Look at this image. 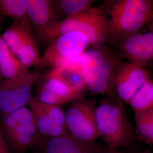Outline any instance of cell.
<instances>
[{
  "label": "cell",
  "mask_w": 153,
  "mask_h": 153,
  "mask_svg": "<svg viewBox=\"0 0 153 153\" xmlns=\"http://www.w3.org/2000/svg\"><path fill=\"white\" fill-rule=\"evenodd\" d=\"M71 31L84 33L90 45H98L109 39L108 19L102 10L92 7L82 13L56 22L44 33L42 39L51 42L61 35Z\"/></svg>",
  "instance_id": "obj_1"
},
{
  "label": "cell",
  "mask_w": 153,
  "mask_h": 153,
  "mask_svg": "<svg viewBox=\"0 0 153 153\" xmlns=\"http://www.w3.org/2000/svg\"><path fill=\"white\" fill-rule=\"evenodd\" d=\"M2 131L9 149L16 153H24L38 146L42 136L28 106L2 115Z\"/></svg>",
  "instance_id": "obj_2"
},
{
  "label": "cell",
  "mask_w": 153,
  "mask_h": 153,
  "mask_svg": "<svg viewBox=\"0 0 153 153\" xmlns=\"http://www.w3.org/2000/svg\"><path fill=\"white\" fill-rule=\"evenodd\" d=\"M96 119L100 137L112 149L125 146L133 140L129 121L120 107L104 100L96 107Z\"/></svg>",
  "instance_id": "obj_3"
},
{
  "label": "cell",
  "mask_w": 153,
  "mask_h": 153,
  "mask_svg": "<svg viewBox=\"0 0 153 153\" xmlns=\"http://www.w3.org/2000/svg\"><path fill=\"white\" fill-rule=\"evenodd\" d=\"M77 65L92 92L111 95L117 72L114 73V65L104 52L98 48L88 49L79 58Z\"/></svg>",
  "instance_id": "obj_4"
},
{
  "label": "cell",
  "mask_w": 153,
  "mask_h": 153,
  "mask_svg": "<svg viewBox=\"0 0 153 153\" xmlns=\"http://www.w3.org/2000/svg\"><path fill=\"white\" fill-rule=\"evenodd\" d=\"M90 45L88 37L79 31L65 33L54 40L46 49L42 63L53 68L76 65Z\"/></svg>",
  "instance_id": "obj_5"
},
{
  "label": "cell",
  "mask_w": 153,
  "mask_h": 153,
  "mask_svg": "<svg viewBox=\"0 0 153 153\" xmlns=\"http://www.w3.org/2000/svg\"><path fill=\"white\" fill-rule=\"evenodd\" d=\"M41 77L39 72L25 74L0 81V113L5 115L28 106L31 91Z\"/></svg>",
  "instance_id": "obj_6"
},
{
  "label": "cell",
  "mask_w": 153,
  "mask_h": 153,
  "mask_svg": "<svg viewBox=\"0 0 153 153\" xmlns=\"http://www.w3.org/2000/svg\"><path fill=\"white\" fill-rule=\"evenodd\" d=\"M95 109L90 102L74 101L65 112L66 125L70 134L80 140L96 142L100 135Z\"/></svg>",
  "instance_id": "obj_7"
},
{
  "label": "cell",
  "mask_w": 153,
  "mask_h": 153,
  "mask_svg": "<svg viewBox=\"0 0 153 153\" xmlns=\"http://www.w3.org/2000/svg\"><path fill=\"white\" fill-rule=\"evenodd\" d=\"M38 146L40 153H111L107 145L87 141L66 134L60 137H42Z\"/></svg>",
  "instance_id": "obj_8"
},
{
  "label": "cell",
  "mask_w": 153,
  "mask_h": 153,
  "mask_svg": "<svg viewBox=\"0 0 153 153\" xmlns=\"http://www.w3.org/2000/svg\"><path fill=\"white\" fill-rule=\"evenodd\" d=\"M152 76L146 68L131 62L119 66L114 81V89L119 98L128 103L142 85Z\"/></svg>",
  "instance_id": "obj_9"
},
{
  "label": "cell",
  "mask_w": 153,
  "mask_h": 153,
  "mask_svg": "<svg viewBox=\"0 0 153 153\" xmlns=\"http://www.w3.org/2000/svg\"><path fill=\"white\" fill-rule=\"evenodd\" d=\"M123 56L131 63L153 68V30L135 33L120 43Z\"/></svg>",
  "instance_id": "obj_10"
},
{
  "label": "cell",
  "mask_w": 153,
  "mask_h": 153,
  "mask_svg": "<svg viewBox=\"0 0 153 153\" xmlns=\"http://www.w3.org/2000/svg\"><path fill=\"white\" fill-rule=\"evenodd\" d=\"M152 14L153 13H131L108 14L109 39L120 43L127 37L139 32L144 26L149 24Z\"/></svg>",
  "instance_id": "obj_11"
},
{
  "label": "cell",
  "mask_w": 153,
  "mask_h": 153,
  "mask_svg": "<svg viewBox=\"0 0 153 153\" xmlns=\"http://www.w3.org/2000/svg\"><path fill=\"white\" fill-rule=\"evenodd\" d=\"M28 18L34 26L36 33L42 37L58 19L54 8V1L50 0H26Z\"/></svg>",
  "instance_id": "obj_12"
},
{
  "label": "cell",
  "mask_w": 153,
  "mask_h": 153,
  "mask_svg": "<svg viewBox=\"0 0 153 153\" xmlns=\"http://www.w3.org/2000/svg\"><path fill=\"white\" fill-rule=\"evenodd\" d=\"M28 106L33 112L36 126L42 137H60L70 134L66 126L56 122L43 111L35 97L31 99Z\"/></svg>",
  "instance_id": "obj_13"
},
{
  "label": "cell",
  "mask_w": 153,
  "mask_h": 153,
  "mask_svg": "<svg viewBox=\"0 0 153 153\" xmlns=\"http://www.w3.org/2000/svg\"><path fill=\"white\" fill-rule=\"evenodd\" d=\"M1 35L6 44L16 56L23 46L36 41L30 19L14 21Z\"/></svg>",
  "instance_id": "obj_14"
},
{
  "label": "cell",
  "mask_w": 153,
  "mask_h": 153,
  "mask_svg": "<svg viewBox=\"0 0 153 153\" xmlns=\"http://www.w3.org/2000/svg\"><path fill=\"white\" fill-rule=\"evenodd\" d=\"M30 68L20 61L0 33V81L26 74Z\"/></svg>",
  "instance_id": "obj_15"
},
{
  "label": "cell",
  "mask_w": 153,
  "mask_h": 153,
  "mask_svg": "<svg viewBox=\"0 0 153 153\" xmlns=\"http://www.w3.org/2000/svg\"><path fill=\"white\" fill-rule=\"evenodd\" d=\"M46 77L57 78L81 94L87 88L84 76L77 64L54 67L48 72Z\"/></svg>",
  "instance_id": "obj_16"
},
{
  "label": "cell",
  "mask_w": 153,
  "mask_h": 153,
  "mask_svg": "<svg viewBox=\"0 0 153 153\" xmlns=\"http://www.w3.org/2000/svg\"><path fill=\"white\" fill-rule=\"evenodd\" d=\"M108 14L131 13L134 14L153 13V1L117 0L110 4L107 9Z\"/></svg>",
  "instance_id": "obj_17"
},
{
  "label": "cell",
  "mask_w": 153,
  "mask_h": 153,
  "mask_svg": "<svg viewBox=\"0 0 153 153\" xmlns=\"http://www.w3.org/2000/svg\"><path fill=\"white\" fill-rule=\"evenodd\" d=\"M135 116L141 114L153 107V79L145 82L128 103Z\"/></svg>",
  "instance_id": "obj_18"
},
{
  "label": "cell",
  "mask_w": 153,
  "mask_h": 153,
  "mask_svg": "<svg viewBox=\"0 0 153 153\" xmlns=\"http://www.w3.org/2000/svg\"><path fill=\"white\" fill-rule=\"evenodd\" d=\"M92 0H60L54 1L55 11L60 13L61 16L66 18L74 16L93 7Z\"/></svg>",
  "instance_id": "obj_19"
},
{
  "label": "cell",
  "mask_w": 153,
  "mask_h": 153,
  "mask_svg": "<svg viewBox=\"0 0 153 153\" xmlns=\"http://www.w3.org/2000/svg\"><path fill=\"white\" fill-rule=\"evenodd\" d=\"M0 15L14 21L29 19L26 0H0Z\"/></svg>",
  "instance_id": "obj_20"
},
{
  "label": "cell",
  "mask_w": 153,
  "mask_h": 153,
  "mask_svg": "<svg viewBox=\"0 0 153 153\" xmlns=\"http://www.w3.org/2000/svg\"><path fill=\"white\" fill-rule=\"evenodd\" d=\"M44 88L55 93L68 102L79 100L81 94L73 90L60 80L52 78L45 77V80L42 85Z\"/></svg>",
  "instance_id": "obj_21"
},
{
  "label": "cell",
  "mask_w": 153,
  "mask_h": 153,
  "mask_svg": "<svg viewBox=\"0 0 153 153\" xmlns=\"http://www.w3.org/2000/svg\"><path fill=\"white\" fill-rule=\"evenodd\" d=\"M16 56L22 64L28 68L33 65L41 64L42 61L36 41L23 46L18 51Z\"/></svg>",
  "instance_id": "obj_22"
},
{
  "label": "cell",
  "mask_w": 153,
  "mask_h": 153,
  "mask_svg": "<svg viewBox=\"0 0 153 153\" xmlns=\"http://www.w3.org/2000/svg\"><path fill=\"white\" fill-rule=\"evenodd\" d=\"M35 98L43 103L49 105L61 106L68 103L65 99L44 88L43 86L39 88Z\"/></svg>",
  "instance_id": "obj_23"
},
{
  "label": "cell",
  "mask_w": 153,
  "mask_h": 153,
  "mask_svg": "<svg viewBox=\"0 0 153 153\" xmlns=\"http://www.w3.org/2000/svg\"><path fill=\"white\" fill-rule=\"evenodd\" d=\"M39 104L43 111L50 116L54 120L62 126L66 127L65 112H64V111L62 110L61 106L44 104L39 101Z\"/></svg>",
  "instance_id": "obj_24"
},
{
  "label": "cell",
  "mask_w": 153,
  "mask_h": 153,
  "mask_svg": "<svg viewBox=\"0 0 153 153\" xmlns=\"http://www.w3.org/2000/svg\"><path fill=\"white\" fill-rule=\"evenodd\" d=\"M0 153H10V149L6 142L5 138L4 137L0 121Z\"/></svg>",
  "instance_id": "obj_25"
},
{
  "label": "cell",
  "mask_w": 153,
  "mask_h": 153,
  "mask_svg": "<svg viewBox=\"0 0 153 153\" xmlns=\"http://www.w3.org/2000/svg\"><path fill=\"white\" fill-rule=\"evenodd\" d=\"M135 117H140L147 121L153 126V107L141 114L135 116Z\"/></svg>",
  "instance_id": "obj_26"
},
{
  "label": "cell",
  "mask_w": 153,
  "mask_h": 153,
  "mask_svg": "<svg viewBox=\"0 0 153 153\" xmlns=\"http://www.w3.org/2000/svg\"><path fill=\"white\" fill-rule=\"evenodd\" d=\"M148 28L149 30H153V14H152V19H151V21L149 23V24L148 25Z\"/></svg>",
  "instance_id": "obj_27"
},
{
  "label": "cell",
  "mask_w": 153,
  "mask_h": 153,
  "mask_svg": "<svg viewBox=\"0 0 153 153\" xmlns=\"http://www.w3.org/2000/svg\"><path fill=\"white\" fill-rule=\"evenodd\" d=\"M146 142L150 143H153V133L150 135V136L146 140Z\"/></svg>",
  "instance_id": "obj_28"
},
{
  "label": "cell",
  "mask_w": 153,
  "mask_h": 153,
  "mask_svg": "<svg viewBox=\"0 0 153 153\" xmlns=\"http://www.w3.org/2000/svg\"><path fill=\"white\" fill-rule=\"evenodd\" d=\"M3 16H0V33L1 31V28H2V22H3Z\"/></svg>",
  "instance_id": "obj_29"
},
{
  "label": "cell",
  "mask_w": 153,
  "mask_h": 153,
  "mask_svg": "<svg viewBox=\"0 0 153 153\" xmlns=\"http://www.w3.org/2000/svg\"><path fill=\"white\" fill-rule=\"evenodd\" d=\"M116 153V152H115V151H114H114H113V152H112V153Z\"/></svg>",
  "instance_id": "obj_30"
}]
</instances>
